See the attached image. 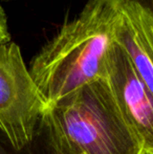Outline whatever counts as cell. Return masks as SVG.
I'll return each instance as SVG.
<instances>
[{
    "mask_svg": "<svg viewBox=\"0 0 153 154\" xmlns=\"http://www.w3.org/2000/svg\"><path fill=\"white\" fill-rule=\"evenodd\" d=\"M115 2H120V1H125V0H113ZM128 1H135V2H139V3L143 4L144 6L148 8H151L153 10V0H128Z\"/></svg>",
    "mask_w": 153,
    "mask_h": 154,
    "instance_id": "52a82bcc",
    "label": "cell"
},
{
    "mask_svg": "<svg viewBox=\"0 0 153 154\" xmlns=\"http://www.w3.org/2000/svg\"><path fill=\"white\" fill-rule=\"evenodd\" d=\"M8 41H11V35L8 29V21L3 8L0 6V44H3Z\"/></svg>",
    "mask_w": 153,
    "mask_h": 154,
    "instance_id": "8992f818",
    "label": "cell"
},
{
    "mask_svg": "<svg viewBox=\"0 0 153 154\" xmlns=\"http://www.w3.org/2000/svg\"><path fill=\"white\" fill-rule=\"evenodd\" d=\"M105 80L122 113L153 152V92L115 43L107 58Z\"/></svg>",
    "mask_w": 153,
    "mask_h": 154,
    "instance_id": "277c9868",
    "label": "cell"
},
{
    "mask_svg": "<svg viewBox=\"0 0 153 154\" xmlns=\"http://www.w3.org/2000/svg\"><path fill=\"white\" fill-rule=\"evenodd\" d=\"M41 121L53 154L151 152L122 113L105 79L48 105Z\"/></svg>",
    "mask_w": 153,
    "mask_h": 154,
    "instance_id": "7a4b0ae2",
    "label": "cell"
},
{
    "mask_svg": "<svg viewBox=\"0 0 153 154\" xmlns=\"http://www.w3.org/2000/svg\"><path fill=\"white\" fill-rule=\"evenodd\" d=\"M46 108L20 47L12 41L0 44V130L15 150L33 142Z\"/></svg>",
    "mask_w": 153,
    "mask_h": 154,
    "instance_id": "3957f363",
    "label": "cell"
},
{
    "mask_svg": "<svg viewBox=\"0 0 153 154\" xmlns=\"http://www.w3.org/2000/svg\"><path fill=\"white\" fill-rule=\"evenodd\" d=\"M4 1H12V0H4Z\"/></svg>",
    "mask_w": 153,
    "mask_h": 154,
    "instance_id": "9c48e42d",
    "label": "cell"
},
{
    "mask_svg": "<svg viewBox=\"0 0 153 154\" xmlns=\"http://www.w3.org/2000/svg\"><path fill=\"white\" fill-rule=\"evenodd\" d=\"M0 154H1V153H0Z\"/></svg>",
    "mask_w": 153,
    "mask_h": 154,
    "instance_id": "30bf717a",
    "label": "cell"
},
{
    "mask_svg": "<svg viewBox=\"0 0 153 154\" xmlns=\"http://www.w3.org/2000/svg\"><path fill=\"white\" fill-rule=\"evenodd\" d=\"M116 18L118 2L88 0L34 57L29 70L47 106L105 79Z\"/></svg>",
    "mask_w": 153,
    "mask_h": 154,
    "instance_id": "6da1fadb",
    "label": "cell"
},
{
    "mask_svg": "<svg viewBox=\"0 0 153 154\" xmlns=\"http://www.w3.org/2000/svg\"><path fill=\"white\" fill-rule=\"evenodd\" d=\"M113 37L153 92V10L135 1L118 2Z\"/></svg>",
    "mask_w": 153,
    "mask_h": 154,
    "instance_id": "5b68a950",
    "label": "cell"
},
{
    "mask_svg": "<svg viewBox=\"0 0 153 154\" xmlns=\"http://www.w3.org/2000/svg\"><path fill=\"white\" fill-rule=\"evenodd\" d=\"M146 154H153V153H151V152H148V153H146Z\"/></svg>",
    "mask_w": 153,
    "mask_h": 154,
    "instance_id": "ba28073f",
    "label": "cell"
}]
</instances>
